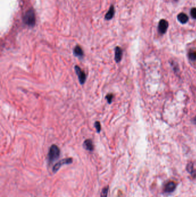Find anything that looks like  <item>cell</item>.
<instances>
[{
	"instance_id": "cell-1",
	"label": "cell",
	"mask_w": 196,
	"mask_h": 197,
	"mask_svg": "<svg viewBox=\"0 0 196 197\" xmlns=\"http://www.w3.org/2000/svg\"><path fill=\"white\" fill-rule=\"evenodd\" d=\"M23 21L25 24L29 27H34L36 23L35 14L32 9H30L26 13L23 18Z\"/></svg>"
},
{
	"instance_id": "cell-2",
	"label": "cell",
	"mask_w": 196,
	"mask_h": 197,
	"mask_svg": "<svg viewBox=\"0 0 196 197\" xmlns=\"http://www.w3.org/2000/svg\"><path fill=\"white\" fill-rule=\"evenodd\" d=\"M60 149L56 145H52L48 152V161L50 163H52L59 157Z\"/></svg>"
},
{
	"instance_id": "cell-3",
	"label": "cell",
	"mask_w": 196,
	"mask_h": 197,
	"mask_svg": "<svg viewBox=\"0 0 196 197\" xmlns=\"http://www.w3.org/2000/svg\"><path fill=\"white\" fill-rule=\"evenodd\" d=\"M75 71L76 72V74L78 75L79 81L81 84H84L86 80V75L84 72L80 68L79 66L76 65L74 67Z\"/></svg>"
},
{
	"instance_id": "cell-4",
	"label": "cell",
	"mask_w": 196,
	"mask_h": 197,
	"mask_svg": "<svg viewBox=\"0 0 196 197\" xmlns=\"http://www.w3.org/2000/svg\"><path fill=\"white\" fill-rule=\"evenodd\" d=\"M72 163H73L72 158H66V159L61 160L60 161L58 162L54 166V167L52 168V171L54 173L56 172L59 170V169L62 167V165L69 164H71Z\"/></svg>"
},
{
	"instance_id": "cell-5",
	"label": "cell",
	"mask_w": 196,
	"mask_h": 197,
	"mask_svg": "<svg viewBox=\"0 0 196 197\" xmlns=\"http://www.w3.org/2000/svg\"><path fill=\"white\" fill-rule=\"evenodd\" d=\"M168 23L164 19L161 20L158 24V32L160 34H164L168 30Z\"/></svg>"
},
{
	"instance_id": "cell-6",
	"label": "cell",
	"mask_w": 196,
	"mask_h": 197,
	"mask_svg": "<svg viewBox=\"0 0 196 197\" xmlns=\"http://www.w3.org/2000/svg\"><path fill=\"white\" fill-rule=\"evenodd\" d=\"M176 187H177V185L176 183H174V182H170L165 186V192L168 193H172L176 190Z\"/></svg>"
},
{
	"instance_id": "cell-7",
	"label": "cell",
	"mask_w": 196,
	"mask_h": 197,
	"mask_svg": "<svg viewBox=\"0 0 196 197\" xmlns=\"http://www.w3.org/2000/svg\"><path fill=\"white\" fill-rule=\"evenodd\" d=\"M122 56V50L120 47H116L115 48V61L117 63H119L121 61Z\"/></svg>"
},
{
	"instance_id": "cell-8",
	"label": "cell",
	"mask_w": 196,
	"mask_h": 197,
	"mask_svg": "<svg viewBox=\"0 0 196 197\" xmlns=\"http://www.w3.org/2000/svg\"><path fill=\"white\" fill-rule=\"evenodd\" d=\"M83 146L85 149L89 151H93L94 150V145L93 141L90 139L86 140L84 141Z\"/></svg>"
},
{
	"instance_id": "cell-9",
	"label": "cell",
	"mask_w": 196,
	"mask_h": 197,
	"mask_svg": "<svg viewBox=\"0 0 196 197\" xmlns=\"http://www.w3.org/2000/svg\"><path fill=\"white\" fill-rule=\"evenodd\" d=\"M73 53L74 54L75 56H78L79 58H82L84 56V51L82 49V48L81 46H79V45H77L75 47L74 51H73Z\"/></svg>"
},
{
	"instance_id": "cell-10",
	"label": "cell",
	"mask_w": 196,
	"mask_h": 197,
	"mask_svg": "<svg viewBox=\"0 0 196 197\" xmlns=\"http://www.w3.org/2000/svg\"><path fill=\"white\" fill-rule=\"evenodd\" d=\"M178 20L182 24H185L189 20L188 16L184 13H180L177 16Z\"/></svg>"
},
{
	"instance_id": "cell-11",
	"label": "cell",
	"mask_w": 196,
	"mask_h": 197,
	"mask_svg": "<svg viewBox=\"0 0 196 197\" xmlns=\"http://www.w3.org/2000/svg\"><path fill=\"white\" fill-rule=\"evenodd\" d=\"M114 15V7L112 5L110 8L109 11L107 12V13L105 15V18L107 20H109L111 19H112Z\"/></svg>"
},
{
	"instance_id": "cell-12",
	"label": "cell",
	"mask_w": 196,
	"mask_h": 197,
	"mask_svg": "<svg viewBox=\"0 0 196 197\" xmlns=\"http://www.w3.org/2000/svg\"><path fill=\"white\" fill-rule=\"evenodd\" d=\"M187 171H188V172H189L191 175L196 176V171H195V169H194L193 165L192 163H190L187 165Z\"/></svg>"
},
{
	"instance_id": "cell-13",
	"label": "cell",
	"mask_w": 196,
	"mask_h": 197,
	"mask_svg": "<svg viewBox=\"0 0 196 197\" xmlns=\"http://www.w3.org/2000/svg\"><path fill=\"white\" fill-rule=\"evenodd\" d=\"M188 56L189 58L192 61H195L196 60V51L194 50H190L188 53Z\"/></svg>"
},
{
	"instance_id": "cell-14",
	"label": "cell",
	"mask_w": 196,
	"mask_h": 197,
	"mask_svg": "<svg viewBox=\"0 0 196 197\" xmlns=\"http://www.w3.org/2000/svg\"><path fill=\"white\" fill-rule=\"evenodd\" d=\"M108 191H109V187L106 186L103 189L101 193V195H100V197H108Z\"/></svg>"
},
{
	"instance_id": "cell-15",
	"label": "cell",
	"mask_w": 196,
	"mask_h": 197,
	"mask_svg": "<svg viewBox=\"0 0 196 197\" xmlns=\"http://www.w3.org/2000/svg\"><path fill=\"white\" fill-rule=\"evenodd\" d=\"M113 97H114V95L112 94H108L106 96V99L108 102V103L111 104L112 103V100L113 99Z\"/></svg>"
},
{
	"instance_id": "cell-16",
	"label": "cell",
	"mask_w": 196,
	"mask_h": 197,
	"mask_svg": "<svg viewBox=\"0 0 196 197\" xmlns=\"http://www.w3.org/2000/svg\"><path fill=\"white\" fill-rule=\"evenodd\" d=\"M94 126L96 129V130L97 131V133H100L101 131V124L100 122L98 121H96L94 123Z\"/></svg>"
},
{
	"instance_id": "cell-17",
	"label": "cell",
	"mask_w": 196,
	"mask_h": 197,
	"mask_svg": "<svg viewBox=\"0 0 196 197\" xmlns=\"http://www.w3.org/2000/svg\"><path fill=\"white\" fill-rule=\"evenodd\" d=\"M190 15L192 18L196 19V8H193L190 10Z\"/></svg>"
},
{
	"instance_id": "cell-18",
	"label": "cell",
	"mask_w": 196,
	"mask_h": 197,
	"mask_svg": "<svg viewBox=\"0 0 196 197\" xmlns=\"http://www.w3.org/2000/svg\"><path fill=\"white\" fill-rule=\"evenodd\" d=\"M193 123H195V124H196V116L194 118V119H193Z\"/></svg>"
}]
</instances>
